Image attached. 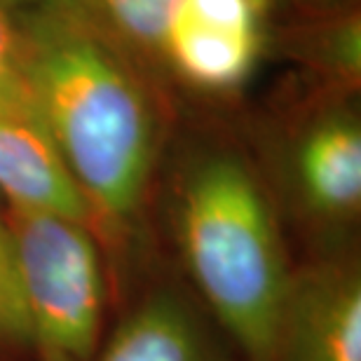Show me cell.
I'll return each instance as SVG.
<instances>
[{
  "label": "cell",
  "mask_w": 361,
  "mask_h": 361,
  "mask_svg": "<svg viewBox=\"0 0 361 361\" xmlns=\"http://www.w3.org/2000/svg\"><path fill=\"white\" fill-rule=\"evenodd\" d=\"M176 254L207 312L247 361H279L295 265L277 214L235 153L192 162L171 209Z\"/></svg>",
  "instance_id": "cell-2"
},
{
  "label": "cell",
  "mask_w": 361,
  "mask_h": 361,
  "mask_svg": "<svg viewBox=\"0 0 361 361\" xmlns=\"http://www.w3.org/2000/svg\"><path fill=\"white\" fill-rule=\"evenodd\" d=\"M92 361H216V355L183 293L157 288L106 334Z\"/></svg>",
  "instance_id": "cell-7"
},
{
  "label": "cell",
  "mask_w": 361,
  "mask_h": 361,
  "mask_svg": "<svg viewBox=\"0 0 361 361\" xmlns=\"http://www.w3.org/2000/svg\"><path fill=\"white\" fill-rule=\"evenodd\" d=\"M0 200L10 209L59 214L92 226L87 202L38 122L0 115Z\"/></svg>",
  "instance_id": "cell-6"
},
{
  "label": "cell",
  "mask_w": 361,
  "mask_h": 361,
  "mask_svg": "<svg viewBox=\"0 0 361 361\" xmlns=\"http://www.w3.org/2000/svg\"><path fill=\"white\" fill-rule=\"evenodd\" d=\"M279 361H361V268L357 251L312 256L295 268Z\"/></svg>",
  "instance_id": "cell-5"
},
{
  "label": "cell",
  "mask_w": 361,
  "mask_h": 361,
  "mask_svg": "<svg viewBox=\"0 0 361 361\" xmlns=\"http://www.w3.org/2000/svg\"><path fill=\"white\" fill-rule=\"evenodd\" d=\"M160 49L185 82L204 92H230L254 71L261 33L226 31L174 14Z\"/></svg>",
  "instance_id": "cell-8"
},
{
  "label": "cell",
  "mask_w": 361,
  "mask_h": 361,
  "mask_svg": "<svg viewBox=\"0 0 361 361\" xmlns=\"http://www.w3.org/2000/svg\"><path fill=\"white\" fill-rule=\"evenodd\" d=\"M0 115L40 125L33 94L26 80L17 21L5 7H0Z\"/></svg>",
  "instance_id": "cell-9"
},
{
  "label": "cell",
  "mask_w": 361,
  "mask_h": 361,
  "mask_svg": "<svg viewBox=\"0 0 361 361\" xmlns=\"http://www.w3.org/2000/svg\"><path fill=\"white\" fill-rule=\"evenodd\" d=\"M0 350L28 352V331L19 300L17 279H14L12 244L3 200H0Z\"/></svg>",
  "instance_id": "cell-11"
},
{
  "label": "cell",
  "mask_w": 361,
  "mask_h": 361,
  "mask_svg": "<svg viewBox=\"0 0 361 361\" xmlns=\"http://www.w3.org/2000/svg\"><path fill=\"white\" fill-rule=\"evenodd\" d=\"M122 35L141 47H162L178 0H92Z\"/></svg>",
  "instance_id": "cell-10"
},
{
  "label": "cell",
  "mask_w": 361,
  "mask_h": 361,
  "mask_svg": "<svg viewBox=\"0 0 361 361\" xmlns=\"http://www.w3.org/2000/svg\"><path fill=\"white\" fill-rule=\"evenodd\" d=\"M47 3H54V0H0V7H5V10L14 17V14L35 10V7L47 5Z\"/></svg>",
  "instance_id": "cell-13"
},
{
  "label": "cell",
  "mask_w": 361,
  "mask_h": 361,
  "mask_svg": "<svg viewBox=\"0 0 361 361\" xmlns=\"http://www.w3.org/2000/svg\"><path fill=\"white\" fill-rule=\"evenodd\" d=\"M40 125L87 202L101 247H125L146 202L157 118L78 0L14 14Z\"/></svg>",
  "instance_id": "cell-1"
},
{
  "label": "cell",
  "mask_w": 361,
  "mask_h": 361,
  "mask_svg": "<svg viewBox=\"0 0 361 361\" xmlns=\"http://www.w3.org/2000/svg\"><path fill=\"white\" fill-rule=\"evenodd\" d=\"M291 197L314 237V256L352 249L361 212V127L350 111H326L300 129L288 153Z\"/></svg>",
  "instance_id": "cell-4"
},
{
  "label": "cell",
  "mask_w": 361,
  "mask_h": 361,
  "mask_svg": "<svg viewBox=\"0 0 361 361\" xmlns=\"http://www.w3.org/2000/svg\"><path fill=\"white\" fill-rule=\"evenodd\" d=\"M263 12L265 0H178L174 14L226 31L258 33Z\"/></svg>",
  "instance_id": "cell-12"
},
{
  "label": "cell",
  "mask_w": 361,
  "mask_h": 361,
  "mask_svg": "<svg viewBox=\"0 0 361 361\" xmlns=\"http://www.w3.org/2000/svg\"><path fill=\"white\" fill-rule=\"evenodd\" d=\"M14 279L40 361H92L106 338L104 247L90 223L5 207Z\"/></svg>",
  "instance_id": "cell-3"
}]
</instances>
